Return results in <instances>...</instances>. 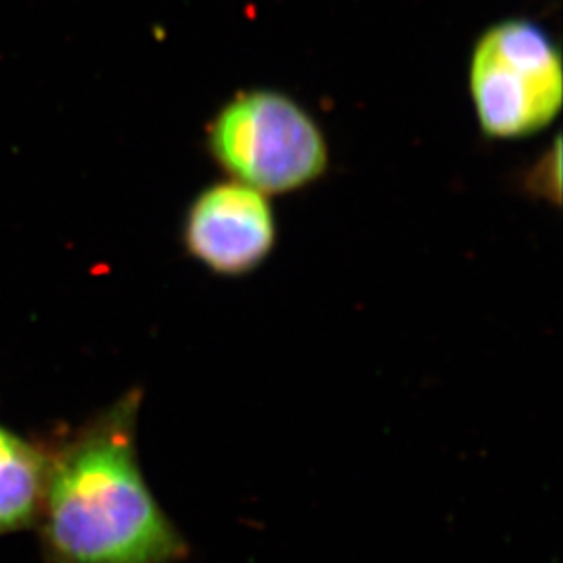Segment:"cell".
Instances as JSON below:
<instances>
[{
	"label": "cell",
	"mask_w": 563,
	"mask_h": 563,
	"mask_svg": "<svg viewBox=\"0 0 563 563\" xmlns=\"http://www.w3.org/2000/svg\"><path fill=\"white\" fill-rule=\"evenodd\" d=\"M276 210L263 191L227 179L202 188L183 218L181 243L190 260L219 277L251 276L276 251Z\"/></svg>",
	"instance_id": "4"
},
{
	"label": "cell",
	"mask_w": 563,
	"mask_h": 563,
	"mask_svg": "<svg viewBox=\"0 0 563 563\" xmlns=\"http://www.w3.org/2000/svg\"><path fill=\"white\" fill-rule=\"evenodd\" d=\"M213 163L266 196L303 190L329 170L318 121L283 91L255 88L224 102L207 126Z\"/></svg>",
	"instance_id": "2"
},
{
	"label": "cell",
	"mask_w": 563,
	"mask_h": 563,
	"mask_svg": "<svg viewBox=\"0 0 563 563\" xmlns=\"http://www.w3.org/2000/svg\"><path fill=\"white\" fill-rule=\"evenodd\" d=\"M143 390L130 388L66 434L46 440L35 526L44 563H181L190 543L139 462Z\"/></svg>",
	"instance_id": "1"
},
{
	"label": "cell",
	"mask_w": 563,
	"mask_h": 563,
	"mask_svg": "<svg viewBox=\"0 0 563 563\" xmlns=\"http://www.w3.org/2000/svg\"><path fill=\"white\" fill-rule=\"evenodd\" d=\"M46 463V440H30L0 423V537L35 526Z\"/></svg>",
	"instance_id": "5"
},
{
	"label": "cell",
	"mask_w": 563,
	"mask_h": 563,
	"mask_svg": "<svg viewBox=\"0 0 563 563\" xmlns=\"http://www.w3.org/2000/svg\"><path fill=\"white\" fill-rule=\"evenodd\" d=\"M468 93L489 139L540 133L563 102L562 55L538 22L510 16L479 33L468 59Z\"/></svg>",
	"instance_id": "3"
}]
</instances>
